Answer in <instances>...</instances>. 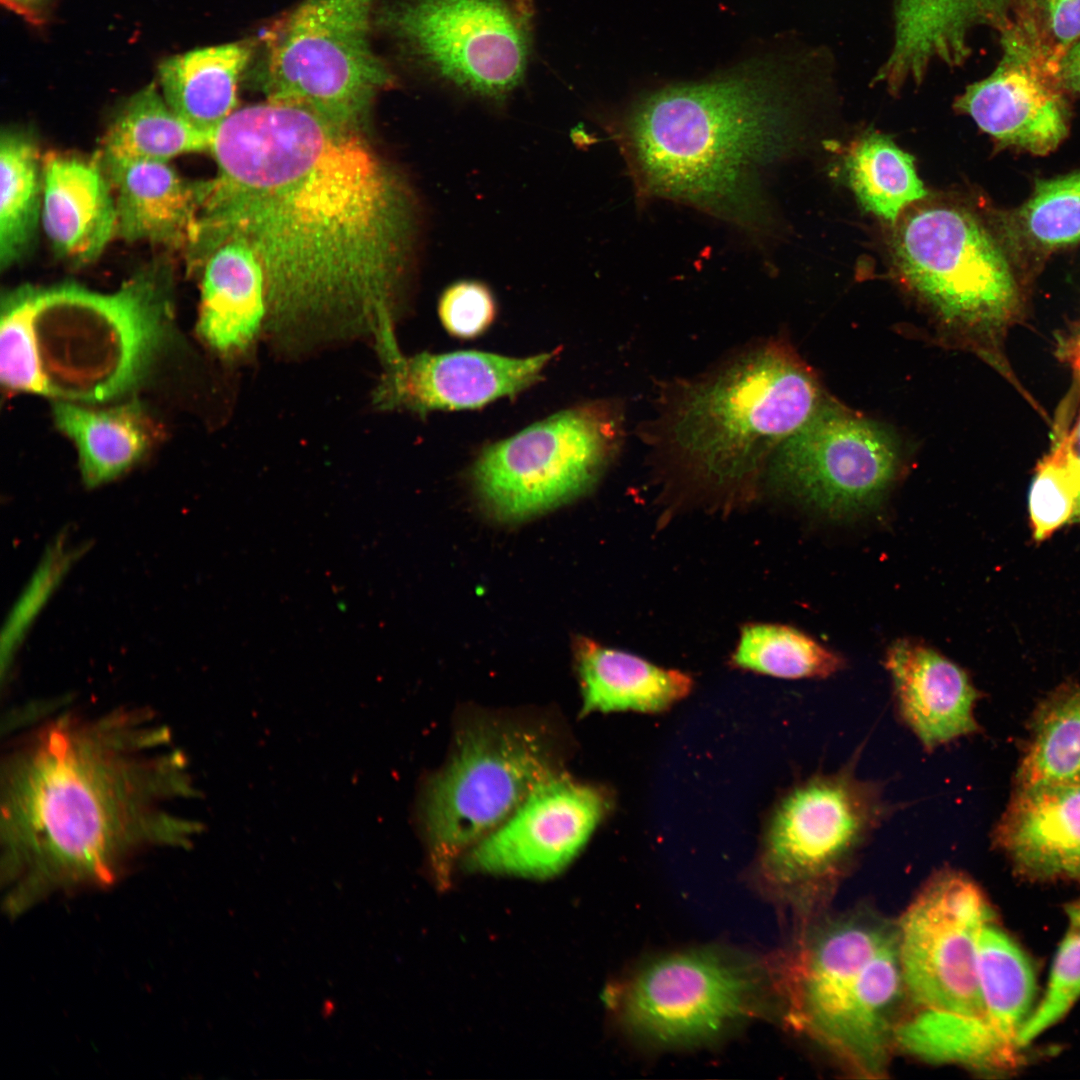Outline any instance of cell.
<instances>
[{
	"mask_svg": "<svg viewBox=\"0 0 1080 1080\" xmlns=\"http://www.w3.org/2000/svg\"><path fill=\"white\" fill-rule=\"evenodd\" d=\"M216 162L190 243V270L231 240L265 275L264 333L286 354L368 338L398 355L417 233L413 194L363 128L266 100L214 130Z\"/></svg>",
	"mask_w": 1080,
	"mask_h": 1080,
	"instance_id": "1",
	"label": "cell"
},
{
	"mask_svg": "<svg viewBox=\"0 0 1080 1080\" xmlns=\"http://www.w3.org/2000/svg\"><path fill=\"white\" fill-rule=\"evenodd\" d=\"M1 763L4 908L24 913L52 893L112 883L135 854L184 847L196 824L184 754L144 709L40 718Z\"/></svg>",
	"mask_w": 1080,
	"mask_h": 1080,
	"instance_id": "2",
	"label": "cell"
},
{
	"mask_svg": "<svg viewBox=\"0 0 1080 1080\" xmlns=\"http://www.w3.org/2000/svg\"><path fill=\"white\" fill-rule=\"evenodd\" d=\"M835 57L804 45L717 77L657 89L614 125L641 197L687 203L760 234V174L787 142L802 92L833 77Z\"/></svg>",
	"mask_w": 1080,
	"mask_h": 1080,
	"instance_id": "3",
	"label": "cell"
},
{
	"mask_svg": "<svg viewBox=\"0 0 1080 1080\" xmlns=\"http://www.w3.org/2000/svg\"><path fill=\"white\" fill-rule=\"evenodd\" d=\"M830 399L782 337L666 384L645 441L663 473L721 505L756 497L779 445Z\"/></svg>",
	"mask_w": 1080,
	"mask_h": 1080,
	"instance_id": "4",
	"label": "cell"
},
{
	"mask_svg": "<svg viewBox=\"0 0 1080 1080\" xmlns=\"http://www.w3.org/2000/svg\"><path fill=\"white\" fill-rule=\"evenodd\" d=\"M171 288L162 259L111 293L75 283L30 286L46 395L97 403L134 387L165 338Z\"/></svg>",
	"mask_w": 1080,
	"mask_h": 1080,
	"instance_id": "5",
	"label": "cell"
},
{
	"mask_svg": "<svg viewBox=\"0 0 1080 1080\" xmlns=\"http://www.w3.org/2000/svg\"><path fill=\"white\" fill-rule=\"evenodd\" d=\"M892 249L899 275L945 344L984 353L1015 316L1019 289L1009 257L970 212L914 210L898 224Z\"/></svg>",
	"mask_w": 1080,
	"mask_h": 1080,
	"instance_id": "6",
	"label": "cell"
},
{
	"mask_svg": "<svg viewBox=\"0 0 1080 1080\" xmlns=\"http://www.w3.org/2000/svg\"><path fill=\"white\" fill-rule=\"evenodd\" d=\"M554 773L552 748L535 728L484 720L462 729L427 795L430 855L440 885H447L464 851L502 824Z\"/></svg>",
	"mask_w": 1080,
	"mask_h": 1080,
	"instance_id": "7",
	"label": "cell"
},
{
	"mask_svg": "<svg viewBox=\"0 0 1080 1080\" xmlns=\"http://www.w3.org/2000/svg\"><path fill=\"white\" fill-rule=\"evenodd\" d=\"M376 0H305L269 39L262 77L266 100L309 109L363 128L392 75L369 39Z\"/></svg>",
	"mask_w": 1080,
	"mask_h": 1080,
	"instance_id": "8",
	"label": "cell"
},
{
	"mask_svg": "<svg viewBox=\"0 0 1080 1080\" xmlns=\"http://www.w3.org/2000/svg\"><path fill=\"white\" fill-rule=\"evenodd\" d=\"M624 427L613 400L562 410L486 447L472 469L476 491L505 520L550 509L595 484L622 448Z\"/></svg>",
	"mask_w": 1080,
	"mask_h": 1080,
	"instance_id": "9",
	"label": "cell"
},
{
	"mask_svg": "<svg viewBox=\"0 0 1080 1080\" xmlns=\"http://www.w3.org/2000/svg\"><path fill=\"white\" fill-rule=\"evenodd\" d=\"M380 23L433 77L465 95L503 102L524 79L529 14L508 0H401Z\"/></svg>",
	"mask_w": 1080,
	"mask_h": 1080,
	"instance_id": "10",
	"label": "cell"
},
{
	"mask_svg": "<svg viewBox=\"0 0 1080 1080\" xmlns=\"http://www.w3.org/2000/svg\"><path fill=\"white\" fill-rule=\"evenodd\" d=\"M897 435L829 400L776 449L766 479L779 491L831 517L877 505L902 464Z\"/></svg>",
	"mask_w": 1080,
	"mask_h": 1080,
	"instance_id": "11",
	"label": "cell"
},
{
	"mask_svg": "<svg viewBox=\"0 0 1080 1080\" xmlns=\"http://www.w3.org/2000/svg\"><path fill=\"white\" fill-rule=\"evenodd\" d=\"M879 783L860 779L852 764L815 774L793 787L770 819L762 851L766 877L785 887H811L842 873L888 816Z\"/></svg>",
	"mask_w": 1080,
	"mask_h": 1080,
	"instance_id": "12",
	"label": "cell"
},
{
	"mask_svg": "<svg viewBox=\"0 0 1080 1080\" xmlns=\"http://www.w3.org/2000/svg\"><path fill=\"white\" fill-rule=\"evenodd\" d=\"M993 919L967 876L943 871L905 912L897 930L904 986L922 1009L989 1022L978 978V936Z\"/></svg>",
	"mask_w": 1080,
	"mask_h": 1080,
	"instance_id": "13",
	"label": "cell"
},
{
	"mask_svg": "<svg viewBox=\"0 0 1080 1080\" xmlns=\"http://www.w3.org/2000/svg\"><path fill=\"white\" fill-rule=\"evenodd\" d=\"M755 981L748 969L712 950L664 956L639 970L620 999L624 1023L662 1045L694 1044L745 1016Z\"/></svg>",
	"mask_w": 1080,
	"mask_h": 1080,
	"instance_id": "14",
	"label": "cell"
},
{
	"mask_svg": "<svg viewBox=\"0 0 1080 1080\" xmlns=\"http://www.w3.org/2000/svg\"><path fill=\"white\" fill-rule=\"evenodd\" d=\"M1000 45L995 69L968 85L954 108L970 116L1000 146L1047 155L1069 132L1066 93L1032 27L1018 12L1000 34Z\"/></svg>",
	"mask_w": 1080,
	"mask_h": 1080,
	"instance_id": "15",
	"label": "cell"
},
{
	"mask_svg": "<svg viewBox=\"0 0 1080 1080\" xmlns=\"http://www.w3.org/2000/svg\"><path fill=\"white\" fill-rule=\"evenodd\" d=\"M610 804L607 792L600 787L556 772L468 850L466 867L528 878L554 876L581 851Z\"/></svg>",
	"mask_w": 1080,
	"mask_h": 1080,
	"instance_id": "16",
	"label": "cell"
},
{
	"mask_svg": "<svg viewBox=\"0 0 1080 1080\" xmlns=\"http://www.w3.org/2000/svg\"><path fill=\"white\" fill-rule=\"evenodd\" d=\"M553 356V352L523 358L474 350L422 352L405 357L398 369L382 375L373 402L382 410L407 409L420 415L480 408L535 384Z\"/></svg>",
	"mask_w": 1080,
	"mask_h": 1080,
	"instance_id": "17",
	"label": "cell"
},
{
	"mask_svg": "<svg viewBox=\"0 0 1080 1080\" xmlns=\"http://www.w3.org/2000/svg\"><path fill=\"white\" fill-rule=\"evenodd\" d=\"M1016 0H892V41L872 78L893 94L920 85L934 64H965L972 33L999 34L1013 23Z\"/></svg>",
	"mask_w": 1080,
	"mask_h": 1080,
	"instance_id": "18",
	"label": "cell"
},
{
	"mask_svg": "<svg viewBox=\"0 0 1080 1080\" xmlns=\"http://www.w3.org/2000/svg\"><path fill=\"white\" fill-rule=\"evenodd\" d=\"M41 226L54 254L72 266L98 259L117 236L116 200L98 154L42 159Z\"/></svg>",
	"mask_w": 1080,
	"mask_h": 1080,
	"instance_id": "19",
	"label": "cell"
},
{
	"mask_svg": "<svg viewBox=\"0 0 1080 1080\" xmlns=\"http://www.w3.org/2000/svg\"><path fill=\"white\" fill-rule=\"evenodd\" d=\"M885 665L898 714L927 752L978 732L979 694L957 664L930 647L899 640L889 647Z\"/></svg>",
	"mask_w": 1080,
	"mask_h": 1080,
	"instance_id": "20",
	"label": "cell"
},
{
	"mask_svg": "<svg viewBox=\"0 0 1080 1080\" xmlns=\"http://www.w3.org/2000/svg\"><path fill=\"white\" fill-rule=\"evenodd\" d=\"M992 839L1019 874L1080 883V785L1016 788Z\"/></svg>",
	"mask_w": 1080,
	"mask_h": 1080,
	"instance_id": "21",
	"label": "cell"
},
{
	"mask_svg": "<svg viewBox=\"0 0 1080 1080\" xmlns=\"http://www.w3.org/2000/svg\"><path fill=\"white\" fill-rule=\"evenodd\" d=\"M895 936L877 924L848 920L825 930L805 952L796 1018L824 1046L848 1009L864 967Z\"/></svg>",
	"mask_w": 1080,
	"mask_h": 1080,
	"instance_id": "22",
	"label": "cell"
},
{
	"mask_svg": "<svg viewBox=\"0 0 1080 1080\" xmlns=\"http://www.w3.org/2000/svg\"><path fill=\"white\" fill-rule=\"evenodd\" d=\"M197 331L219 355H249L265 331L266 282L254 251L243 241L218 247L201 268Z\"/></svg>",
	"mask_w": 1080,
	"mask_h": 1080,
	"instance_id": "23",
	"label": "cell"
},
{
	"mask_svg": "<svg viewBox=\"0 0 1080 1080\" xmlns=\"http://www.w3.org/2000/svg\"><path fill=\"white\" fill-rule=\"evenodd\" d=\"M117 209V236L185 252L206 180L185 178L169 162L138 161L104 169Z\"/></svg>",
	"mask_w": 1080,
	"mask_h": 1080,
	"instance_id": "24",
	"label": "cell"
},
{
	"mask_svg": "<svg viewBox=\"0 0 1080 1080\" xmlns=\"http://www.w3.org/2000/svg\"><path fill=\"white\" fill-rule=\"evenodd\" d=\"M582 715L591 712H661L686 697L693 679L658 667L634 654L581 638L576 649Z\"/></svg>",
	"mask_w": 1080,
	"mask_h": 1080,
	"instance_id": "25",
	"label": "cell"
},
{
	"mask_svg": "<svg viewBox=\"0 0 1080 1080\" xmlns=\"http://www.w3.org/2000/svg\"><path fill=\"white\" fill-rule=\"evenodd\" d=\"M250 58L243 42L194 49L169 57L158 69L169 106L195 127L214 132L237 108V89Z\"/></svg>",
	"mask_w": 1080,
	"mask_h": 1080,
	"instance_id": "26",
	"label": "cell"
},
{
	"mask_svg": "<svg viewBox=\"0 0 1080 1080\" xmlns=\"http://www.w3.org/2000/svg\"><path fill=\"white\" fill-rule=\"evenodd\" d=\"M904 985L897 931L863 969L853 1000L829 1049L856 1072L879 1075L885 1067L892 1013Z\"/></svg>",
	"mask_w": 1080,
	"mask_h": 1080,
	"instance_id": "27",
	"label": "cell"
},
{
	"mask_svg": "<svg viewBox=\"0 0 1080 1080\" xmlns=\"http://www.w3.org/2000/svg\"><path fill=\"white\" fill-rule=\"evenodd\" d=\"M212 136L179 116L151 83L120 105L97 154L104 169L138 161L169 162L209 150Z\"/></svg>",
	"mask_w": 1080,
	"mask_h": 1080,
	"instance_id": "28",
	"label": "cell"
},
{
	"mask_svg": "<svg viewBox=\"0 0 1080 1080\" xmlns=\"http://www.w3.org/2000/svg\"><path fill=\"white\" fill-rule=\"evenodd\" d=\"M57 427L73 440L83 481L106 483L131 468L148 449L152 428L136 403L95 410L67 401L53 407Z\"/></svg>",
	"mask_w": 1080,
	"mask_h": 1080,
	"instance_id": "29",
	"label": "cell"
},
{
	"mask_svg": "<svg viewBox=\"0 0 1080 1080\" xmlns=\"http://www.w3.org/2000/svg\"><path fill=\"white\" fill-rule=\"evenodd\" d=\"M995 224L1005 252L1046 256L1080 244V170L1036 181L1020 206L999 211Z\"/></svg>",
	"mask_w": 1080,
	"mask_h": 1080,
	"instance_id": "30",
	"label": "cell"
},
{
	"mask_svg": "<svg viewBox=\"0 0 1080 1080\" xmlns=\"http://www.w3.org/2000/svg\"><path fill=\"white\" fill-rule=\"evenodd\" d=\"M978 978L987 1018L1004 1047L1020 1057L1019 1034L1033 1012L1036 979L1030 960L993 919L977 945Z\"/></svg>",
	"mask_w": 1080,
	"mask_h": 1080,
	"instance_id": "31",
	"label": "cell"
},
{
	"mask_svg": "<svg viewBox=\"0 0 1080 1080\" xmlns=\"http://www.w3.org/2000/svg\"><path fill=\"white\" fill-rule=\"evenodd\" d=\"M42 159L33 137L16 128L0 135V267L26 257L41 225Z\"/></svg>",
	"mask_w": 1080,
	"mask_h": 1080,
	"instance_id": "32",
	"label": "cell"
},
{
	"mask_svg": "<svg viewBox=\"0 0 1080 1080\" xmlns=\"http://www.w3.org/2000/svg\"><path fill=\"white\" fill-rule=\"evenodd\" d=\"M894 1038L908 1053L934 1063L962 1064L987 1072H1007L1019 1064L981 1018L922 1009L894 1028Z\"/></svg>",
	"mask_w": 1080,
	"mask_h": 1080,
	"instance_id": "33",
	"label": "cell"
},
{
	"mask_svg": "<svg viewBox=\"0 0 1080 1080\" xmlns=\"http://www.w3.org/2000/svg\"><path fill=\"white\" fill-rule=\"evenodd\" d=\"M1080 785V686L1068 685L1036 709L1016 772V788Z\"/></svg>",
	"mask_w": 1080,
	"mask_h": 1080,
	"instance_id": "34",
	"label": "cell"
},
{
	"mask_svg": "<svg viewBox=\"0 0 1080 1080\" xmlns=\"http://www.w3.org/2000/svg\"><path fill=\"white\" fill-rule=\"evenodd\" d=\"M846 170L862 206L890 222L905 206L926 195L913 158L881 134L872 133L857 142L848 155Z\"/></svg>",
	"mask_w": 1080,
	"mask_h": 1080,
	"instance_id": "35",
	"label": "cell"
},
{
	"mask_svg": "<svg viewBox=\"0 0 1080 1080\" xmlns=\"http://www.w3.org/2000/svg\"><path fill=\"white\" fill-rule=\"evenodd\" d=\"M731 662L744 670L786 679L826 678L845 664L842 657L800 630L764 623L743 626Z\"/></svg>",
	"mask_w": 1080,
	"mask_h": 1080,
	"instance_id": "36",
	"label": "cell"
},
{
	"mask_svg": "<svg viewBox=\"0 0 1080 1080\" xmlns=\"http://www.w3.org/2000/svg\"><path fill=\"white\" fill-rule=\"evenodd\" d=\"M0 378L9 390L46 395L33 328L30 286L16 288L2 298Z\"/></svg>",
	"mask_w": 1080,
	"mask_h": 1080,
	"instance_id": "37",
	"label": "cell"
},
{
	"mask_svg": "<svg viewBox=\"0 0 1080 1080\" xmlns=\"http://www.w3.org/2000/svg\"><path fill=\"white\" fill-rule=\"evenodd\" d=\"M1066 911L1068 929L1054 959L1045 994L1019 1034L1020 1048L1060 1021L1080 997V898Z\"/></svg>",
	"mask_w": 1080,
	"mask_h": 1080,
	"instance_id": "38",
	"label": "cell"
},
{
	"mask_svg": "<svg viewBox=\"0 0 1080 1080\" xmlns=\"http://www.w3.org/2000/svg\"><path fill=\"white\" fill-rule=\"evenodd\" d=\"M1033 536L1042 541L1075 520L1077 492L1059 455L1052 448L1037 466L1028 495Z\"/></svg>",
	"mask_w": 1080,
	"mask_h": 1080,
	"instance_id": "39",
	"label": "cell"
},
{
	"mask_svg": "<svg viewBox=\"0 0 1080 1080\" xmlns=\"http://www.w3.org/2000/svg\"><path fill=\"white\" fill-rule=\"evenodd\" d=\"M497 312L491 289L478 280H459L441 294L438 314L447 332L461 339L482 335L493 323Z\"/></svg>",
	"mask_w": 1080,
	"mask_h": 1080,
	"instance_id": "40",
	"label": "cell"
},
{
	"mask_svg": "<svg viewBox=\"0 0 1080 1080\" xmlns=\"http://www.w3.org/2000/svg\"><path fill=\"white\" fill-rule=\"evenodd\" d=\"M1019 11L1032 27L1049 65L1080 39V0H1016Z\"/></svg>",
	"mask_w": 1080,
	"mask_h": 1080,
	"instance_id": "41",
	"label": "cell"
},
{
	"mask_svg": "<svg viewBox=\"0 0 1080 1080\" xmlns=\"http://www.w3.org/2000/svg\"><path fill=\"white\" fill-rule=\"evenodd\" d=\"M1060 455L1077 492L1075 521L1080 522V411L1070 429L1056 435L1053 447Z\"/></svg>",
	"mask_w": 1080,
	"mask_h": 1080,
	"instance_id": "42",
	"label": "cell"
},
{
	"mask_svg": "<svg viewBox=\"0 0 1080 1080\" xmlns=\"http://www.w3.org/2000/svg\"><path fill=\"white\" fill-rule=\"evenodd\" d=\"M1054 74L1066 94L1080 95V39L1060 56L1054 66Z\"/></svg>",
	"mask_w": 1080,
	"mask_h": 1080,
	"instance_id": "43",
	"label": "cell"
},
{
	"mask_svg": "<svg viewBox=\"0 0 1080 1080\" xmlns=\"http://www.w3.org/2000/svg\"><path fill=\"white\" fill-rule=\"evenodd\" d=\"M1 2L26 21L40 25L47 20L51 0H1Z\"/></svg>",
	"mask_w": 1080,
	"mask_h": 1080,
	"instance_id": "44",
	"label": "cell"
},
{
	"mask_svg": "<svg viewBox=\"0 0 1080 1080\" xmlns=\"http://www.w3.org/2000/svg\"><path fill=\"white\" fill-rule=\"evenodd\" d=\"M1061 358L1080 378V320L1063 338L1058 349Z\"/></svg>",
	"mask_w": 1080,
	"mask_h": 1080,
	"instance_id": "45",
	"label": "cell"
}]
</instances>
